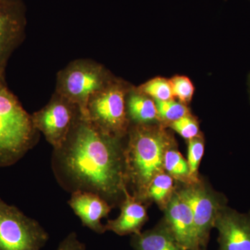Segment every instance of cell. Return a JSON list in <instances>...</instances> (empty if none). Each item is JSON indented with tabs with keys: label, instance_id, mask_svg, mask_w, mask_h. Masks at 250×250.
<instances>
[{
	"label": "cell",
	"instance_id": "6da1fadb",
	"mask_svg": "<svg viewBox=\"0 0 250 250\" xmlns=\"http://www.w3.org/2000/svg\"><path fill=\"white\" fill-rule=\"evenodd\" d=\"M123 139L105 134L80 115L65 142L52 154L59 185L71 193L94 192L113 208L120 207L128 189Z\"/></svg>",
	"mask_w": 250,
	"mask_h": 250
},
{
	"label": "cell",
	"instance_id": "7a4b0ae2",
	"mask_svg": "<svg viewBox=\"0 0 250 250\" xmlns=\"http://www.w3.org/2000/svg\"><path fill=\"white\" fill-rule=\"evenodd\" d=\"M126 136V185L133 196L146 204L149 184L157 174L165 172L164 156L175 143L164 128L153 125H130Z\"/></svg>",
	"mask_w": 250,
	"mask_h": 250
},
{
	"label": "cell",
	"instance_id": "3957f363",
	"mask_svg": "<svg viewBox=\"0 0 250 250\" xmlns=\"http://www.w3.org/2000/svg\"><path fill=\"white\" fill-rule=\"evenodd\" d=\"M30 114L0 79V167L14 165L39 141Z\"/></svg>",
	"mask_w": 250,
	"mask_h": 250
},
{
	"label": "cell",
	"instance_id": "277c9868",
	"mask_svg": "<svg viewBox=\"0 0 250 250\" xmlns=\"http://www.w3.org/2000/svg\"><path fill=\"white\" fill-rule=\"evenodd\" d=\"M113 78L100 62L90 59H78L57 73L54 92L76 105L82 116L88 119L87 106L90 98Z\"/></svg>",
	"mask_w": 250,
	"mask_h": 250
},
{
	"label": "cell",
	"instance_id": "5b68a950",
	"mask_svg": "<svg viewBox=\"0 0 250 250\" xmlns=\"http://www.w3.org/2000/svg\"><path fill=\"white\" fill-rule=\"evenodd\" d=\"M130 88L123 81L113 78L90 98L87 106L88 121L105 134L125 139L130 126L126 108Z\"/></svg>",
	"mask_w": 250,
	"mask_h": 250
},
{
	"label": "cell",
	"instance_id": "8992f818",
	"mask_svg": "<svg viewBox=\"0 0 250 250\" xmlns=\"http://www.w3.org/2000/svg\"><path fill=\"white\" fill-rule=\"evenodd\" d=\"M48 240L39 222L0 198V250H41Z\"/></svg>",
	"mask_w": 250,
	"mask_h": 250
},
{
	"label": "cell",
	"instance_id": "52a82bcc",
	"mask_svg": "<svg viewBox=\"0 0 250 250\" xmlns=\"http://www.w3.org/2000/svg\"><path fill=\"white\" fill-rule=\"evenodd\" d=\"M176 190L191 210L201 250H207L215 218L220 210L228 205V200L201 179L194 183L182 184Z\"/></svg>",
	"mask_w": 250,
	"mask_h": 250
},
{
	"label": "cell",
	"instance_id": "ba28073f",
	"mask_svg": "<svg viewBox=\"0 0 250 250\" xmlns=\"http://www.w3.org/2000/svg\"><path fill=\"white\" fill-rule=\"evenodd\" d=\"M80 115L76 105L54 92L49 103L31 116L36 129L57 149L66 141Z\"/></svg>",
	"mask_w": 250,
	"mask_h": 250
},
{
	"label": "cell",
	"instance_id": "9c48e42d",
	"mask_svg": "<svg viewBox=\"0 0 250 250\" xmlns=\"http://www.w3.org/2000/svg\"><path fill=\"white\" fill-rule=\"evenodd\" d=\"M27 24L23 1L0 0V79H5L10 57L24 40Z\"/></svg>",
	"mask_w": 250,
	"mask_h": 250
},
{
	"label": "cell",
	"instance_id": "30bf717a",
	"mask_svg": "<svg viewBox=\"0 0 250 250\" xmlns=\"http://www.w3.org/2000/svg\"><path fill=\"white\" fill-rule=\"evenodd\" d=\"M214 228L218 231V250H250V210L239 213L225 206L218 212Z\"/></svg>",
	"mask_w": 250,
	"mask_h": 250
},
{
	"label": "cell",
	"instance_id": "8fae6325",
	"mask_svg": "<svg viewBox=\"0 0 250 250\" xmlns=\"http://www.w3.org/2000/svg\"><path fill=\"white\" fill-rule=\"evenodd\" d=\"M164 211L163 220L179 244L187 250H201L191 210L177 190Z\"/></svg>",
	"mask_w": 250,
	"mask_h": 250
},
{
	"label": "cell",
	"instance_id": "7c38bea8",
	"mask_svg": "<svg viewBox=\"0 0 250 250\" xmlns=\"http://www.w3.org/2000/svg\"><path fill=\"white\" fill-rule=\"evenodd\" d=\"M67 203L83 226L98 234L106 232L102 220L108 218L113 207L104 199L94 192L80 190L72 192Z\"/></svg>",
	"mask_w": 250,
	"mask_h": 250
},
{
	"label": "cell",
	"instance_id": "4fadbf2b",
	"mask_svg": "<svg viewBox=\"0 0 250 250\" xmlns=\"http://www.w3.org/2000/svg\"><path fill=\"white\" fill-rule=\"evenodd\" d=\"M120 208L121 213L118 218L108 220L105 225L106 231H111L121 236H132L141 233L148 220L147 208L144 202L133 196L127 189Z\"/></svg>",
	"mask_w": 250,
	"mask_h": 250
},
{
	"label": "cell",
	"instance_id": "5bb4252c",
	"mask_svg": "<svg viewBox=\"0 0 250 250\" xmlns=\"http://www.w3.org/2000/svg\"><path fill=\"white\" fill-rule=\"evenodd\" d=\"M131 246L134 250H187L179 244L164 220L151 229L132 235Z\"/></svg>",
	"mask_w": 250,
	"mask_h": 250
},
{
	"label": "cell",
	"instance_id": "9a60e30c",
	"mask_svg": "<svg viewBox=\"0 0 250 250\" xmlns=\"http://www.w3.org/2000/svg\"><path fill=\"white\" fill-rule=\"evenodd\" d=\"M126 108L130 125H152L159 120L155 101L137 88H130Z\"/></svg>",
	"mask_w": 250,
	"mask_h": 250
},
{
	"label": "cell",
	"instance_id": "2e32d148",
	"mask_svg": "<svg viewBox=\"0 0 250 250\" xmlns=\"http://www.w3.org/2000/svg\"><path fill=\"white\" fill-rule=\"evenodd\" d=\"M176 191L174 179L166 173L157 174L148 188L147 201H153L164 210Z\"/></svg>",
	"mask_w": 250,
	"mask_h": 250
},
{
	"label": "cell",
	"instance_id": "e0dca14e",
	"mask_svg": "<svg viewBox=\"0 0 250 250\" xmlns=\"http://www.w3.org/2000/svg\"><path fill=\"white\" fill-rule=\"evenodd\" d=\"M164 171L179 183H194L187 159L177 150L175 146L167 149L164 156Z\"/></svg>",
	"mask_w": 250,
	"mask_h": 250
},
{
	"label": "cell",
	"instance_id": "ac0fdd59",
	"mask_svg": "<svg viewBox=\"0 0 250 250\" xmlns=\"http://www.w3.org/2000/svg\"><path fill=\"white\" fill-rule=\"evenodd\" d=\"M137 90L154 101H166L174 98L170 80L162 77L148 81L137 88Z\"/></svg>",
	"mask_w": 250,
	"mask_h": 250
},
{
	"label": "cell",
	"instance_id": "d6986e66",
	"mask_svg": "<svg viewBox=\"0 0 250 250\" xmlns=\"http://www.w3.org/2000/svg\"><path fill=\"white\" fill-rule=\"evenodd\" d=\"M205 139L201 134L188 141L187 161L194 182H198L200 179L199 167L205 153Z\"/></svg>",
	"mask_w": 250,
	"mask_h": 250
},
{
	"label": "cell",
	"instance_id": "ffe728a7",
	"mask_svg": "<svg viewBox=\"0 0 250 250\" xmlns=\"http://www.w3.org/2000/svg\"><path fill=\"white\" fill-rule=\"evenodd\" d=\"M155 103L157 108L158 118L167 125L190 114L186 104L175 101L173 99L166 101H155Z\"/></svg>",
	"mask_w": 250,
	"mask_h": 250
},
{
	"label": "cell",
	"instance_id": "44dd1931",
	"mask_svg": "<svg viewBox=\"0 0 250 250\" xmlns=\"http://www.w3.org/2000/svg\"><path fill=\"white\" fill-rule=\"evenodd\" d=\"M168 126L188 141L197 137L200 134L198 122L190 114L172 122Z\"/></svg>",
	"mask_w": 250,
	"mask_h": 250
},
{
	"label": "cell",
	"instance_id": "7402d4cb",
	"mask_svg": "<svg viewBox=\"0 0 250 250\" xmlns=\"http://www.w3.org/2000/svg\"><path fill=\"white\" fill-rule=\"evenodd\" d=\"M170 82L174 98L184 104L191 101L195 90L191 81L185 76H176Z\"/></svg>",
	"mask_w": 250,
	"mask_h": 250
},
{
	"label": "cell",
	"instance_id": "603a6c76",
	"mask_svg": "<svg viewBox=\"0 0 250 250\" xmlns=\"http://www.w3.org/2000/svg\"><path fill=\"white\" fill-rule=\"evenodd\" d=\"M57 250H86V247L78 239L76 233L71 232L61 242Z\"/></svg>",
	"mask_w": 250,
	"mask_h": 250
},
{
	"label": "cell",
	"instance_id": "cb8c5ba5",
	"mask_svg": "<svg viewBox=\"0 0 250 250\" xmlns=\"http://www.w3.org/2000/svg\"><path fill=\"white\" fill-rule=\"evenodd\" d=\"M7 1H23V0H7Z\"/></svg>",
	"mask_w": 250,
	"mask_h": 250
},
{
	"label": "cell",
	"instance_id": "d4e9b609",
	"mask_svg": "<svg viewBox=\"0 0 250 250\" xmlns=\"http://www.w3.org/2000/svg\"><path fill=\"white\" fill-rule=\"evenodd\" d=\"M249 85H250V75L249 77Z\"/></svg>",
	"mask_w": 250,
	"mask_h": 250
}]
</instances>
